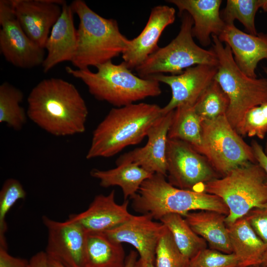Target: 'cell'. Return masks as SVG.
Segmentation results:
<instances>
[{"label":"cell","mask_w":267,"mask_h":267,"mask_svg":"<svg viewBox=\"0 0 267 267\" xmlns=\"http://www.w3.org/2000/svg\"><path fill=\"white\" fill-rule=\"evenodd\" d=\"M189 261L179 250L166 227L156 248L155 267H189Z\"/></svg>","instance_id":"cell-32"},{"label":"cell","mask_w":267,"mask_h":267,"mask_svg":"<svg viewBox=\"0 0 267 267\" xmlns=\"http://www.w3.org/2000/svg\"><path fill=\"white\" fill-rule=\"evenodd\" d=\"M29 267H48L45 252L40 251L34 254L29 260Z\"/></svg>","instance_id":"cell-38"},{"label":"cell","mask_w":267,"mask_h":267,"mask_svg":"<svg viewBox=\"0 0 267 267\" xmlns=\"http://www.w3.org/2000/svg\"><path fill=\"white\" fill-rule=\"evenodd\" d=\"M134 211L160 220L167 214L182 216L191 211L209 210L226 216L229 210L218 196L205 192L180 189L170 184L165 176L154 174L143 181L132 197Z\"/></svg>","instance_id":"cell-4"},{"label":"cell","mask_w":267,"mask_h":267,"mask_svg":"<svg viewBox=\"0 0 267 267\" xmlns=\"http://www.w3.org/2000/svg\"><path fill=\"white\" fill-rule=\"evenodd\" d=\"M218 66L198 65L185 69L177 75L156 74L147 78L168 85L172 91L171 99L162 108L166 114L182 105L194 106L198 99L214 80Z\"/></svg>","instance_id":"cell-13"},{"label":"cell","mask_w":267,"mask_h":267,"mask_svg":"<svg viewBox=\"0 0 267 267\" xmlns=\"http://www.w3.org/2000/svg\"><path fill=\"white\" fill-rule=\"evenodd\" d=\"M264 70L265 72L266 73V75L267 76V68H266V67L264 68Z\"/></svg>","instance_id":"cell-46"},{"label":"cell","mask_w":267,"mask_h":267,"mask_svg":"<svg viewBox=\"0 0 267 267\" xmlns=\"http://www.w3.org/2000/svg\"><path fill=\"white\" fill-rule=\"evenodd\" d=\"M238 261L233 253H224L205 248L190 259L189 267H238Z\"/></svg>","instance_id":"cell-34"},{"label":"cell","mask_w":267,"mask_h":267,"mask_svg":"<svg viewBox=\"0 0 267 267\" xmlns=\"http://www.w3.org/2000/svg\"><path fill=\"white\" fill-rule=\"evenodd\" d=\"M218 38L230 47L240 70L250 77L257 78L255 70L258 63L267 60V33L247 34L230 24L225 25Z\"/></svg>","instance_id":"cell-18"},{"label":"cell","mask_w":267,"mask_h":267,"mask_svg":"<svg viewBox=\"0 0 267 267\" xmlns=\"http://www.w3.org/2000/svg\"><path fill=\"white\" fill-rule=\"evenodd\" d=\"M166 159L168 181L176 187L204 192L205 184L219 178L207 159L183 141L168 138Z\"/></svg>","instance_id":"cell-10"},{"label":"cell","mask_w":267,"mask_h":267,"mask_svg":"<svg viewBox=\"0 0 267 267\" xmlns=\"http://www.w3.org/2000/svg\"><path fill=\"white\" fill-rule=\"evenodd\" d=\"M261 8L267 12V0H261Z\"/></svg>","instance_id":"cell-43"},{"label":"cell","mask_w":267,"mask_h":267,"mask_svg":"<svg viewBox=\"0 0 267 267\" xmlns=\"http://www.w3.org/2000/svg\"><path fill=\"white\" fill-rule=\"evenodd\" d=\"M48 267H65L60 263L53 259L47 257Z\"/></svg>","instance_id":"cell-41"},{"label":"cell","mask_w":267,"mask_h":267,"mask_svg":"<svg viewBox=\"0 0 267 267\" xmlns=\"http://www.w3.org/2000/svg\"><path fill=\"white\" fill-rule=\"evenodd\" d=\"M0 267H29V261L12 256L7 247L0 246Z\"/></svg>","instance_id":"cell-36"},{"label":"cell","mask_w":267,"mask_h":267,"mask_svg":"<svg viewBox=\"0 0 267 267\" xmlns=\"http://www.w3.org/2000/svg\"><path fill=\"white\" fill-rule=\"evenodd\" d=\"M264 151H265L266 154L267 155V142H266V149L264 150Z\"/></svg>","instance_id":"cell-45"},{"label":"cell","mask_w":267,"mask_h":267,"mask_svg":"<svg viewBox=\"0 0 267 267\" xmlns=\"http://www.w3.org/2000/svg\"><path fill=\"white\" fill-rule=\"evenodd\" d=\"M48 232L45 253L65 267H86L88 232L79 223L69 220L59 222L42 217Z\"/></svg>","instance_id":"cell-12"},{"label":"cell","mask_w":267,"mask_h":267,"mask_svg":"<svg viewBox=\"0 0 267 267\" xmlns=\"http://www.w3.org/2000/svg\"><path fill=\"white\" fill-rule=\"evenodd\" d=\"M134 267H155V266L154 263L139 258L136 262Z\"/></svg>","instance_id":"cell-40"},{"label":"cell","mask_w":267,"mask_h":267,"mask_svg":"<svg viewBox=\"0 0 267 267\" xmlns=\"http://www.w3.org/2000/svg\"><path fill=\"white\" fill-rule=\"evenodd\" d=\"M202 141L198 152L218 175L249 163H257L251 146L231 126L226 116L201 122Z\"/></svg>","instance_id":"cell-9"},{"label":"cell","mask_w":267,"mask_h":267,"mask_svg":"<svg viewBox=\"0 0 267 267\" xmlns=\"http://www.w3.org/2000/svg\"><path fill=\"white\" fill-rule=\"evenodd\" d=\"M74 14L70 5L65 2L44 46L47 54L42 65L44 73L61 62H71L74 57L77 46V34Z\"/></svg>","instance_id":"cell-20"},{"label":"cell","mask_w":267,"mask_h":267,"mask_svg":"<svg viewBox=\"0 0 267 267\" xmlns=\"http://www.w3.org/2000/svg\"><path fill=\"white\" fill-rule=\"evenodd\" d=\"M154 220L147 214L133 215L123 223L103 233L113 241L132 245L139 258L154 263L156 248L166 226Z\"/></svg>","instance_id":"cell-16"},{"label":"cell","mask_w":267,"mask_h":267,"mask_svg":"<svg viewBox=\"0 0 267 267\" xmlns=\"http://www.w3.org/2000/svg\"><path fill=\"white\" fill-rule=\"evenodd\" d=\"M193 231L208 243L210 248L230 254V242L226 216L217 212L200 210L183 216Z\"/></svg>","instance_id":"cell-23"},{"label":"cell","mask_w":267,"mask_h":267,"mask_svg":"<svg viewBox=\"0 0 267 267\" xmlns=\"http://www.w3.org/2000/svg\"><path fill=\"white\" fill-rule=\"evenodd\" d=\"M232 252L238 267L261 265L267 246L257 235L245 217L227 225Z\"/></svg>","instance_id":"cell-22"},{"label":"cell","mask_w":267,"mask_h":267,"mask_svg":"<svg viewBox=\"0 0 267 267\" xmlns=\"http://www.w3.org/2000/svg\"><path fill=\"white\" fill-rule=\"evenodd\" d=\"M247 267H267L264 266L262 265H257V266H249Z\"/></svg>","instance_id":"cell-44"},{"label":"cell","mask_w":267,"mask_h":267,"mask_svg":"<svg viewBox=\"0 0 267 267\" xmlns=\"http://www.w3.org/2000/svg\"><path fill=\"white\" fill-rule=\"evenodd\" d=\"M96 68V72L89 69H74L70 67H66L65 69L69 74L81 80L96 99L116 107L157 96L162 93L159 82L134 75L123 62L115 64L109 61Z\"/></svg>","instance_id":"cell-5"},{"label":"cell","mask_w":267,"mask_h":267,"mask_svg":"<svg viewBox=\"0 0 267 267\" xmlns=\"http://www.w3.org/2000/svg\"><path fill=\"white\" fill-rule=\"evenodd\" d=\"M155 104L133 103L112 108L92 133L87 159L111 157L139 143L163 115Z\"/></svg>","instance_id":"cell-2"},{"label":"cell","mask_w":267,"mask_h":267,"mask_svg":"<svg viewBox=\"0 0 267 267\" xmlns=\"http://www.w3.org/2000/svg\"><path fill=\"white\" fill-rule=\"evenodd\" d=\"M244 217L257 235L267 246V204L252 209Z\"/></svg>","instance_id":"cell-35"},{"label":"cell","mask_w":267,"mask_h":267,"mask_svg":"<svg viewBox=\"0 0 267 267\" xmlns=\"http://www.w3.org/2000/svg\"><path fill=\"white\" fill-rule=\"evenodd\" d=\"M168 1L177 7L179 15L186 12L191 16L193 21V37L203 46L210 45L212 36L218 37L226 25L220 11L222 0H170Z\"/></svg>","instance_id":"cell-21"},{"label":"cell","mask_w":267,"mask_h":267,"mask_svg":"<svg viewBox=\"0 0 267 267\" xmlns=\"http://www.w3.org/2000/svg\"><path fill=\"white\" fill-rule=\"evenodd\" d=\"M16 17L28 37L44 49L62 12L63 0H12Z\"/></svg>","instance_id":"cell-14"},{"label":"cell","mask_w":267,"mask_h":267,"mask_svg":"<svg viewBox=\"0 0 267 267\" xmlns=\"http://www.w3.org/2000/svg\"><path fill=\"white\" fill-rule=\"evenodd\" d=\"M126 257L122 243L103 232H88L86 267H124Z\"/></svg>","instance_id":"cell-25"},{"label":"cell","mask_w":267,"mask_h":267,"mask_svg":"<svg viewBox=\"0 0 267 267\" xmlns=\"http://www.w3.org/2000/svg\"><path fill=\"white\" fill-rule=\"evenodd\" d=\"M171 233L180 252L189 260L207 248V242L196 234L180 214L171 213L160 220Z\"/></svg>","instance_id":"cell-27"},{"label":"cell","mask_w":267,"mask_h":267,"mask_svg":"<svg viewBox=\"0 0 267 267\" xmlns=\"http://www.w3.org/2000/svg\"><path fill=\"white\" fill-rule=\"evenodd\" d=\"M115 192L95 196L88 209L69 216V219L81 224L87 232H104L123 223L133 215L128 211L129 201H115Z\"/></svg>","instance_id":"cell-19"},{"label":"cell","mask_w":267,"mask_h":267,"mask_svg":"<svg viewBox=\"0 0 267 267\" xmlns=\"http://www.w3.org/2000/svg\"><path fill=\"white\" fill-rule=\"evenodd\" d=\"M201 122L193 106H180L174 110L168 137L186 142L198 151L202 141Z\"/></svg>","instance_id":"cell-26"},{"label":"cell","mask_w":267,"mask_h":267,"mask_svg":"<svg viewBox=\"0 0 267 267\" xmlns=\"http://www.w3.org/2000/svg\"><path fill=\"white\" fill-rule=\"evenodd\" d=\"M181 23L178 35L168 45L159 47L135 69L138 76L147 78L159 74H181L187 68L198 65L218 66V58L211 48L205 49L194 41L193 21L187 12L181 15Z\"/></svg>","instance_id":"cell-8"},{"label":"cell","mask_w":267,"mask_h":267,"mask_svg":"<svg viewBox=\"0 0 267 267\" xmlns=\"http://www.w3.org/2000/svg\"><path fill=\"white\" fill-rule=\"evenodd\" d=\"M235 131L240 135L264 139L267 134V101L249 110Z\"/></svg>","instance_id":"cell-33"},{"label":"cell","mask_w":267,"mask_h":267,"mask_svg":"<svg viewBox=\"0 0 267 267\" xmlns=\"http://www.w3.org/2000/svg\"><path fill=\"white\" fill-rule=\"evenodd\" d=\"M138 253L134 250H131L126 256L124 267H134L137 259Z\"/></svg>","instance_id":"cell-39"},{"label":"cell","mask_w":267,"mask_h":267,"mask_svg":"<svg viewBox=\"0 0 267 267\" xmlns=\"http://www.w3.org/2000/svg\"><path fill=\"white\" fill-rule=\"evenodd\" d=\"M261 265L267 267V249L264 254Z\"/></svg>","instance_id":"cell-42"},{"label":"cell","mask_w":267,"mask_h":267,"mask_svg":"<svg viewBox=\"0 0 267 267\" xmlns=\"http://www.w3.org/2000/svg\"><path fill=\"white\" fill-rule=\"evenodd\" d=\"M22 91L5 82L0 86V123L5 124L14 130H21L28 118L27 111L20 104Z\"/></svg>","instance_id":"cell-28"},{"label":"cell","mask_w":267,"mask_h":267,"mask_svg":"<svg viewBox=\"0 0 267 267\" xmlns=\"http://www.w3.org/2000/svg\"><path fill=\"white\" fill-rule=\"evenodd\" d=\"M251 146L257 163L261 166L266 174V184L267 186V155L266 154L262 146L256 141L253 140Z\"/></svg>","instance_id":"cell-37"},{"label":"cell","mask_w":267,"mask_h":267,"mask_svg":"<svg viewBox=\"0 0 267 267\" xmlns=\"http://www.w3.org/2000/svg\"><path fill=\"white\" fill-rule=\"evenodd\" d=\"M70 6L80 20L77 49L71 61L77 69L96 67L126 50L130 40L121 33L116 20L101 16L82 0H75Z\"/></svg>","instance_id":"cell-3"},{"label":"cell","mask_w":267,"mask_h":267,"mask_svg":"<svg viewBox=\"0 0 267 267\" xmlns=\"http://www.w3.org/2000/svg\"><path fill=\"white\" fill-rule=\"evenodd\" d=\"M28 118L56 136L81 134L86 130L88 109L75 86L51 78L40 82L27 98Z\"/></svg>","instance_id":"cell-1"},{"label":"cell","mask_w":267,"mask_h":267,"mask_svg":"<svg viewBox=\"0 0 267 267\" xmlns=\"http://www.w3.org/2000/svg\"><path fill=\"white\" fill-rule=\"evenodd\" d=\"M174 112L163 114L149 130L146 145L121 155L116 160L117 166L134 163L152 174H159L166 177L168 134Z\"/></svg>","instance_id":"cell-15"},{"label":"cell","mask_w":267,"mask_h":267,"mask_svg":"<svg viewBox=\"0 0 267 267\" xmlns=\"http://www.w3.org/2000/svg\"><path fill=\"white\" fill-rule=\"evenodd\" d=\"M212 47L219 61L214 80L229 100L226 117L236 129L246 113L251 108L267 101V79L250 77L235 62L230 47L212 36Z\"/></svg>","instance_id":"cell-6"},{"label":"cell","mask_w":267,"mask_h":267,"mask_svg":"<svg viewBox=\"0 0 267 267\" xmlns=\"http://www.w3.org/2000/svg\"><path fill=\"white\" fill-rule=\"evenodd\" d=\"M266 179V174L259 164L249 163L209 181L203 190L218 196L226 204L229 213L225 223L228 225L252 209L267 204Z\"/></svg>","instance_id":"cell-7"},{"label":"cell","mask_w":267,"mask_h":267,"mask_svg":"<svg viewBox=\"0 0 267 267\" xmlns=\"http://www.w3.org/2000/svg\"><path fill=\"white\" fill-rule=\"evenodd\" d=\"M0 51L5 60L21 68L42 65L44 49L26 35L15 15L12 0H0Z\"/></svg>","instance_id":"cell-11"},{"label":"cell","mask_w":267,"mask_h":267,"mask_svg":"<svg viewBox=\"0 0 267 267\" xmlns=\"http://www.w3.org/2000/svg\"><path fill=\"white\" fill-rule=\"evenodd\" d=\"M26 196V192L19 180L13 178L5 180L0 191V246L7 247L5 237L7 214L18 200Z\"/></svg>","instance_id":"cell-31"},{"label":"cell","mask_w":267,"mask_h":267,"mask_svg":"<svg viewBox=\"0 0 267 267\" xmlns=\"http://www.w3.org/2000/svg\"><path fill=\"white\" fill-rule=\"evenodd\" d=\"M176 10L173 7L160 5L154 7L147 22L140 34L130 40L122 54L123 62L131 71L140 65L159 47L158 42L162 32L175 20Z\"/></svg>","instance_id":"cell-17"},{"label":"cell","mask_w":267,"mask_h":267,"mask_svg":"<svg viewBox=\"0 0 267 267\" xmlns=\"http://www.w3.org/2000/svg\"><path fill=\"white\" fill-rule=\"evenodd\" d=\"M90 174L99 180L102 187H120L125 200L134 196L143 181L153 175L134 163L123 164L108 170L93 169Z\"/></svg>","instance_id":"cell-24"},{"label":"cell","mask_w":267,"mask_h":267,"mask_svg":"<svg viewBox=\"0 0 267 267\" xmlns=\"http://www.w3.org/2000/svg\"><path fill=\"white\" fill-rule=\"evenodd\" d=\"M229 100L219 84L214 80L200 96L194 108L201 121L225 115Z\"/></svg>","instance_id":"cell-29"},{"label":"cell","mask_w":267,"mask_h":267,"mask_svg":"<svg viewBox=\"0 0 267 267\" xmlns=\"http://www.w3.org/2000/svg\"><path fill=\"white\" fill-rule=\"evenodd\" d=\"M261 5V0H227L221 16L225 24H234V20H237L249 34L256 35L258 32L255 17Z\"/></svg>","instance_id":"cell-30"}]
</instances>
